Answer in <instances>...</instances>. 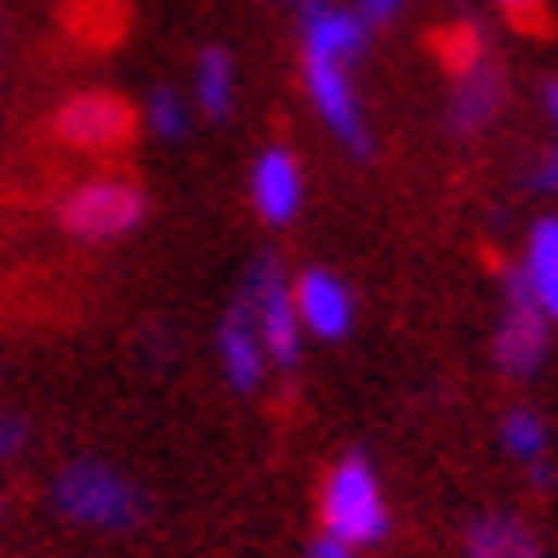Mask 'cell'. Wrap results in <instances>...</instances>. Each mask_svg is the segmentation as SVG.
Here are the masks:
<instances>
[{"mask_svg": "<svg viewBox=\"0 0 558 558\" xmlns=\"http://www.w3.org/2000/svg\"><path fill=\"white\" fill-rule=\"evenodd\" d=\"M52 507L81 524V530H104V536H125V530L148 524V490L137 478H125L104 456H74L52 473Z\"/></svg>", "mask_w": 558, "mask_h": 558, "instance_id": "1", "label": "cell"}, {"mask_svg": "<svg viewBox=\"0 0 558 558\" xmlns=\"http://www.w3.org/2000/svg\"><path fill=\"white\" fill-rule=\"evenodd\" d=\"M319 530L337 536V542H348L353 553L388 542L393 513H388V496H383V478H376L371 456L353 450V456H342V462L325 473V485H319Z\"/></svg>", "mask_w": 558, "mask_h": 558, "instance_id": "2", "label": "cell"}, {"mask_svg": "<svg viewBox=\"0 0 558 558\" xmlns=\"http://www.w3.org/2000/svg\"><path fill=\"white\" fill-rule=\"evenodd\" d=\"M148 222V194L132 177H86L58 199V228L81 245H120Z\"/></svg>", "mask_w": 558, "mask_h": 558, "instance_id": "3", "label": "cell"}, {"mask_svg": "<svg viewBox=\"0 0 558 558\" xmlns=\"http://www.w3.org/2000/svg\"><path fill=\"white\" fill-rule=\"evenodd\" d=\"M46 132H52L58 148L69 155H92V160H109V155H125L137 137V104H125L120 92L97 86V92H74L52 109L46 120Z\"/></svg>", "mask_w": 558, "mask_h": 558, "instance_id": "4", "label": "cell"}, {"mask_svg": "<svg viewBox=\"0 0 558 558\" xmlns=\"http://www.w3.org/2000/svg\"><path fill=\"white\" fill-rule=\"evenodd\" d=\"M240 302L251 308V325H257V342H263V360L268 371H296L302 365V325L291 308V279L279 268V257H257L240 286Z\"/></svg>", "mask_w": 558, "mask_h": 558, "instance_id": "5", "label": "cell"}, {"mask_svg": "<svg viewBox=\"0 0 558 558\" xmlns=\"http://www.w3.org/2000/svg\"><path fill=\"white\" fill-rule=\"evenodd\" d=\"M302 92L319 114V125L331 132L353 160H371V125H365V104L353 92V74L337 63H319V58H302Z\"/></svg>", "mask_w": 558, "mask_h": 558, "instance_id": "6", "label": "cell"}, {"mask_svg": "<svg viewBox=\"0 0 558 558\" xmlns=\"http://www.w3.org/2000/svg\"><path fill=\"white\" fill-rule=\"evenodd\" d=\"M507 109V63L501 58H485L473 63L468 74H450V97H445V132L450 137H485L490 125L501 120Z\"/></svg>", "mask_w": 558, "mask_h": 558, "instance_id": "7", "label": "cell"}, {"mask_svg": "<svg viewBox=\"0 0 558 558\" xmlns=\"http://www.w3.org/2000/svg\"><path fill=\"white\" fill-rule=\"evenodd\" d=\"M501 296H519L530 302L536 314H558V217H536L524 234V251L519 263L507 268L501 279Z\"/></svg>", "mask_w": 558, "mask_h": 558, "instance_id": "8", "label": "cell"}, {"mask_svg": "<svg viewBox=\"0 0 558 558\" xmlns=\"http://www.w3.org/2000/svg\"><path fill=\"white\" fill-rule=\"evenodd\" d=\"M296 35H302V58H319V63H337V69H360L371 52V29L348 7L337 0H319V7H302L296 12Z\"/></svg>", "mask_w": 558, "mask_h": 558, "instance_id": "9", "label": "cell"}, {"mask_svg": "<svg viewBox=\"0 0 558 558\" xmlns=\"http://www.w3.org/2000/svg\"><path fill=\"white\" fill-rule=\"evenodd\" d=\"M291 308H296L302 337H314V342H342L353 331V291L331 268L296 274L291 279Z\"/></svg>", "mask_w": 558, "mask_h": 558, "instance_id": "10", "label": "cell"}, {"mask_svg": "<svg viewBox=\"0 0 558 558\" xmlns=\"http://www.w3.org/2000/svg\"><path fill=\"white\" fill-rule=\"evenodd\" d=\"M547 348H553V319L536 314L530 302L507 296V314L496 325V371L507 383H530V376H542Z\"/></svg>", "mask_w": 558, "mask_h": 558, "instance_id": "11", "label": "cell"}, {"mask_svg": "<svg viewBox=\"0 0 558 558\" xmlns=\"http://www.w3.org/2000/svg\"><path fill=\"white\" fill-rule=\"evenodd\" d=\"M217 365H222V383L240 399H257L268 388V360H263L257 325H251V308L240 296L228 302V314L217 319Z\"/></svg>", "mask_w": 558, "mask_h": 558, "instance_id": "12", "label": "cell"}, {"mask_svg": "<svg viewBox=\"0 0 558 558\" xmlns=\"http://www.w3.org/2000/svg\"><path fill=\"white\" fill-rule=\"evenodd\" d=\"M302 194H308V177H302V160L291 155L286 143H274L257 155V166H251V206H257V217L268 228H286L296 222L302 211Z\"/></svg>", "mask_w": 558, "mask_h": 558, "instance_id": "13", "label": "cell"}, {"mask_svg": "<svg viewBox=\"0 0 558 558\" xmlns=\"http://www.w3.org/2000/svg\"><path fill=\"white\" fill-rule=\"evenodd\" d=\"M462 558H547V547L519 513H478L462 536Z\"/></svg>", "mask_w": 558, "mask_h": 558, "instance_id": "14", "label": "cell"}, {"mask_svg": "<svg viewBox=\"0 0 558 558\" xmlns=\"http://www.w3.org/2000/svg\"><path fill=\"white\" fill-rule=\"evenodd\" d=\"M234 92H240L234 52H228V46H206L199 63H194V86H189L194 120H228L234 114Z\"/></svg>", "mask_w": 558, "mask_h": 558, "instance_id": "15", "label": "cell"}, {"mask_svg": "<svg viewBox=\"0 0 558 558\" xmlns=\"http://www.w3.org/2000/svg\"><path fill=\"white\" fill-rule=\"evenodd\" d=\"M427 46H434V58L445 63V74H468L473 63L496 58V52H490V29H485L478 17H456V23H445V29L427 35Z\"/></svg>", "mask_w": 558, "mask_h": 558, "instance_id": "16", "label": "cell"}, {"mask_svg": "<svg viewBox=\"0 0 558 558\" xmlns=\"http://www.w3.org/2000/svg\"><path fill=\"white\" fill-rule=\"evenodd\" d=\"M137 120L148 125V137H160V143H189L194 137V104H189V92H177L166 81L148 86Z\"/></svg>", "mask_w": 558, "mask_h": 558, "instance_id": "17", "label": "cell"}, {"mask_svg": "<svg viewBox=\"0 0 558 558\" xmlns=\"http://www.w3.org/2000/svg\"><path fill=\"white\" fill-rule=\"evenodd\" d=\"M496 439H501V450L513 456V462H542V456H553V427H547V416L536 411V404H513V411L501 416V427H496Z\"/></svg>", "mask_w": 558, "mask_h": 558, "instance_id": "18", "label": "cell"}, {"mask_svg": "<svg viewBox=\"0 0 558 558\" xmlns=\"http://www.w3.org/2000/svg\"><path fill=\"white\" fill-rule=\"evenodd\" d=\"M35 445V427L23 411H12V404H0V462H23Z\"/></svg>", "mask_w": 558, "mask_h": 558, "instance_id": "19", "label": "cell"}, {"mask_svg": "<svg viewBox=\"0 0 558 558\" xmlns=\"http://www.w3.org/2000/svg\"><path fill=\"white\" fill-rule=\"evenodd\" d=\"M496 7H501L507 23H513V29H524V35H547V29H553V7H547V0H496Z\"/></svg>", "mask_w": 558, "mask_h": 558, "instance_id": "20", "label": "cell"}, {"mask_svg": "<svg viewBox=\"0 0 558 558\" xmlns=\"http://www.w3.org/2000/svg\"><path fill=\"white\" fill-rule=\"evenodd\" d=\"M348 12L360 17V23H365L371 35H376V29H388V23H399V12H404V0H353Z\"/></svg>", "mask_w": 558, "mask_h": 558, "instance_id": "21", "label": "cell"}, {"mask_svg": "<svg viewBox=\"0 0 558 558\" xmlns=\"http://www.w3.org/2000/svg\"><path fill=\"white\" fill-rule=\"evenodd\" d=\"M308 558H365V553H353L348 542H337V536H325V530H319V536L308 542Z\"/></svg>", "mask_w": 558, "mask_h": 558, "instance_id": "22", "label": "cell"}, {"mask_svg": "<svg viewBox=\"0 0 558 558\" xmlns=\"http://www.w3.org/2000/svg\"><path fill=\"white\" fill-rule=\"evenodd\" d=\"M553 177H558V160H553V148H547V155L530 166V189H536V194H553Z\"/></svg>", "mask_w": 558, "mask_h": 558, "instance_id": "23", "label": "cell"}, {"mask_svg": "<svg viewBox=\"0 0 558 558\" xmlns=\"http://www.w3.org/2000/svg\"><path fill=\"white\" fill-rule=\"evenodd\" d=\"M530 485H536L542 496L553 490V456H542V462H530Z\"/></svg>", "mask_w": 558, "mask_h": 558, "instance_id": "24", "label": "cell"}, {"mask_svg": "<svg viewBox=\"0 0 558 558\" xmlns=\"http://www.w3.org/2000/svg\"><path fill=\"white\" fill-rule=\"evenodd\" d=\"M536 92H542V114L553 120V114H558V81H553V74H547V81H542Z\"/></svg>", "mask_w": 558, "mask_h": 558, "instance_id": "25", "label": "cell"}, {"mask_svg": "<svg viewBox=\"0 0 558 558\" xmlns=\"http://www.w3.org/2000/svg\"><path fill=\"white\" fill-rule=\"evenodd\" d=\"M0 52H7V12H0Z\"/></svg>", "mask_w": 558, "mask_h": 558, "instance_id": "26", "label": "cell"}, {"mask_svg": "<svg viewBox=\"0 0 558 558\" xmlns=\"http://www.w3.org/2000/svg\"><path fill=\"white\" fill-rule=\"evenodd\" d=\"M291 7H296V12H302V7H319V0H291Z\"/></svg>", "mask_w": 558, "mask_h": 558, "instance_id": "27", "label": "cell"}, {"mask_svg": "<svg viewBox=\"0 0 558 558\" xmlns=\"http://www.w3.org/2000/svg\"><path fill=\"white\" fill-rule=\"evenodd\" d=\"M0 519H7V496H0Z\"/></svg>", "mask_w": 558, "mask_h": 558, "instance_id": "28", "label": "cell"}]
</instances>
